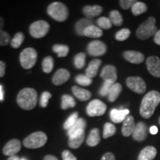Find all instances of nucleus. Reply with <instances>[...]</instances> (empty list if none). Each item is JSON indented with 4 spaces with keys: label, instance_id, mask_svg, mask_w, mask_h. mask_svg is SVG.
I'll return each instance as SVG.
<instances>
[{
    "label": "nucleus",
    "instance_id": "obj_1",
    "mask_svg": "<svg viewBox=\"0 0 160 160\" xmlns=\"http://www.w3.org/2000/svg\"><path fill=\"white\" fill-rule=\"evenodd\" d=\"M160 103V93L157 91L148 92L142 100L139 113L144 119H149L154 113L155 110Z\"/></svg>",
    "mask_w": 160,
    "mask_h": 160
},
{
    "label": "nucleus",
    "instance_id": "obj_2",
    "mask_svg": "<svg viewBox=\"0 0 160 160\" xmlns=\"http://www.w3.org/2000/svg\"><path fill=\"white\" fill-rule=\"evenodd\" d=\"M38 101V94L35 89L25 88L18 93L17 102L18 105L25 111H31L35 108Z\"/></svg>",
    "mask_w": 160,
    "mask_h": 160
},
{
    "label": "nucleus",
    "instance_id": "obj_3",
    "mask_svg": "<svg viewBox=\"0 0 160 160\" xmlns=\"http://www.w3.org/2000/svg\"><path fill=\"white\" fill-rule=\"evenodd\" d=\"M47 13L52 19L60 22L66 21L69 16V11L67 5L59 2L50 4L47 8Z\"/></svg>",
    "mask_w": 160,
    "mask_h": 160
},
{
    "label": "nucleus",
    "instance_id": "obj_4",
    "mask_svg": "<svg viewBox=\"0 0 160 160\" xmlns=\"http://www.w3.org/2000/svg\"><path fill=\"white\" fill-rule=\"evenodd\" d=\"M157 32V28L156 26V19L154 17H149L139 26L136 32V35L138 39L145 40L156 34Z\"/></svg>",
    "mask_w": 160,
    "mask_h": 160
},
{
    "label": "nucleus",
    "instance_id": "obj_5",
    "mask_svg": "<svg viewBox=\"0 0 160 160\" xmlns=\"http://www.w3.org/2000/svg\"><path fill=\"white\" fill-rule=\"evenodd\" d=\"M48 141V137L42 131L32 133L23 140V145L29 149H37L43 147Z\"/></svg>",
    "mask_w": 160,
    "mask_h": 160
},
{
    "label": "nucleus",
    "instance_id": "obj_6",
    "mask_svg": "<svg viewBox=\"0 0 160 160\" xmlns=\"http://www.w3.org/2000/svg\"><path fill=\"white\" fill-rule=\"evenodd\" d=\"M37 61V52L33 48H28L20 53V65L24 69H31L36 65Z\"/></svg>",
    "mask_w": 160,
    "mask_h": 160
},
{
    "label": "nucleus",
    "instance_id": "obj_7",
    "mask_svg": "<svg viewBox=\"0 0 160 160\" xmlns=\"http://www.w3.org/2000/svg\"><path fill=\"white\" fill-rule=\"evenodd\" d=\"M50 30V25L45 20H37L30 25L29 32L32 37L41 39L48 34Z\"/></svg>",
    "mask_w": 160,
    "mask_h": 160
},
{
    "label": "nucleus",
    "instance_id": "obj_8",
    "mask_svg": "<svg viewBox=\"0 0 160 160\" xmlns=\"http://www.w3.org/2000/svg\"><path fill=\"white\" fill-rule=\"evenodd\" d=\"M107 110V105L99 99L92 100L87 106L86 112L89 117H100L105 113Z\"/></svg>",
    "mask_w": 160,
    "mask_h": 160
},
{
    "label": "nucleus",
    "instance_id": "obj_9",
    "mask_svg": "<svg viewBox=\"0 0 160 160\" xmlns=\"http://www.w3.org/2000/svg\"><path fill=\"white\" fill-rule=\"evenodd\" d=\"M87 52L91 57H101L107 52V46L100 40H93L88 45Z\"/></svg>",
    "mask_w": 160,
    "mask_h": 160
},
{
    "label": "nucleus",
    "instance_id": "obj_10",
    "mask_svg": "<svg viewBox=\"0 0 160 160\" xmlns=\"http://www.w3.org/2000/svg\"><path fill=\"white\" fill-rule=\"evenodd\" d=\"M126 85L132 91L139 94H142L144 92H145L147 88L145 81L139 77H130L127 78Z\"/></svg>",
    "mask_w": 160,
    "mask_h": 160
},
{
    "label": "nucleus",
    "instance_id": "obj_11",
    "mask_svg": "<svg viewBox=\"0 0 160 160\" xmlns=\"http://www.w3.org/2000/svg\"><path fill=\"white\" fill-rule=\"evenodd\" d=\"M21 142L17 139H13L5 144L2 149V152L4 155L8 156L9 157H13V156H16L17 153H19L21 150Z\"/></svg>",
    "mask_w": 160,
    "mask_h": 160
},
{
    "label": "nucleus",
    "instance_id": "obj_12",
    "mask_svg": "<svg viewBox=\"0 0 160 160\" xmlns=\"http://www.w3.org/2000/svg\"><path fill=\"white\" fill-rule=\"evenodd\" d=\"M148 70L152 76L160 78V59L157 57H150L146 60Z\"/></svg>",
    "mask_w": 160,
    "mask_h": 160
},
{
    "label": "nucleus",
    "instance_id": "obj_13",
    "mask_svg": "<svg viewBox=\"0 0 160 160\" xmlns=\"http://www.w3.org/2000/svg\"><path fill=\"white\" fill-rule=\"evenodd\" d=\"M100 77L104 81H110L116 83L117 79V68L113 65H105L100 73Z\"/></svg>",
    "mask_w": 160,
    "mask_h": 160
},
{
    "label": "nucleus",
    "instance_id": "obj_14",
    "mask_svg": "<svg viewBox=\"0 0 160 160\" xmlns=\"http://www.w3.org/2000/svg\"><path fill=\"white\" fill-rule=\"evenodd\" d=\"M71 73L65 68H60L56 71L52 78V82L55 85H62L68 81Z\"/></svg>",
    "mask_w": 160,
    "mask_h": 160
},
{
    "label": "nucleus",
    "instance_id": "obj_15",
    "mask_svg": "<svg viewBox=\"0 0 160 160\" xmlns=\"http://www.w3.org/2000/svg\"><path fill=\"white\" fill-rule=\"evenodd\" d=\"M133 139L138 142H142L148 137V127L143 122H139L135 126L132 134Z\"/></svg>",
    "mask_w": 160,
    "mask_h": 160
},
{
    "label": "nucleus",
    "instance_id": "obj_16",
    "mask_svg": "<svg viewBox=\"0 0 160 160\" xmlns=\"http://www.w3.org/2000/svg\"><path fill=\"white\" fill-rule=\"evenodd\" d=\"M85 130H81V131L77 132L74 134L69 137L68 139V145L72 149L79 148L82 144L83 143L85 140Z\"/></svg>",
    "mask_w": 160,
    "mask_h": 160
},
{
    "label": "nucleus",
    "instance_id": "obj_17",
    "mask_svg": "<svg viewBox=\"0 0 160 160\" xmlns=\"http://www.w3.org/2000/svg\"><path fill=\"white\" fill-rule=\"evenodd\" d=\"M128 109H112L110 112V118L114 123H120L124 122L126 117L129 115Z\"/></svg>",
    "mask_w": 160,
    "mask_h": 160
},
{
    "label": "nucleus",
    "instance_id": "obj_18",
    "mask_svg": "<svg viewBox=\"0 0 160 160\" xmlns=\"http://www.w3.org/2000/svg\"><path fill=\"white\" fill-rule=\"evenodd\" d=\"M125 60L133 64H140L145 60V56L142 53L135 51H126L123 53Z\"/></svg>",
    "mask_w": 160,
    "mask_h": 160
},
{
    "label": "nucleus",
    "instance_id": "obj_19",
    "mask_svg": "<svg viewBox=\"0 0 160 160\" xmlns=\"http://www.w3.org/2000/svg\"><path fill=\"white\" fill-rule=\"evenodd\" d=\"M134 119L132 116L128 115L124 120L122 128V133L124 137H128L133 134V132L135 128Z\"/></svg>",
    "mask_w": 160,
    "mask_h": 160
},
{
    "label": "nucleus",
    "instance_id": "obj_20",
    "mask_svg": "<svg viewBox=\"0 0 160 160\" xmlns=\"http://www.w3.org/2000/svg\"><path fill=\"white\" fill-rule=\"evenodd\" d=\"M103 11L102 7L99 5H86L83 8L82 12L84 15L85 16L87 19H91L92 18H94L100 15Z\"/></svg>",
    "mask_w": 160,
    "mask_h": 160
},
{
    "label": "nucleus",
    "instance_id": "obj_21",
    "mask_svg": "<svg viewBox=\"0 0 160 160\" xmlns=\"http://www.w3.org/2000/svg\"><path fill=\"white\" fill-rule=\"evenodd\" d=\"M102 60L99 59H94L91 60L88 68H86V76L91 78V79L94 78L97 75L98 71H99L100 65H102Z\"/></svg>",
    "mask_w": 160,
    "mask_h": 160
},
{
    "label": "nucleus",
    "instance_id": "obj_22",
    "mask_svg": "<svg viewBox=\"0 0 160 160\" xmlns=\"http://www.w3.org/2000/svg\"><path fill=\"white\" fill-rule=\"evenodd\" d=\"M157 153V149L153 146H147L140 151L137 160H153Z\"/></svg>",
    "mask_w": 160,
    "mask_h": 160
},
{
    "label": "nucleus",
    "instance_id": "obj_23",
    "mask_svg": "<svg viewBox=\"0 0 160 160\" xmlns=\"http://www.w3.org/2000/svg\"><path fill=\"white\" fill-rule=\"evenodd\" d=\"M71 91L73 94L78 99L80 100V101H87V100L90 99V98L91 97V91L79 87V86H73L71 88Z\"/></svg>",
    "mask_w": 160,
    "mask_h": 160
},
{
    "label": "nucleus",
    "instance_id": "obj_24",
    "mask_svg": "<svg viewBox=\"0 0 160 160\" xmlns=\"http://www.w3.org/2000/svg\"><path fill=\"white\" fill-rule=\"evenodd\" d=\"M100 133L98 128H93L90 131L88 137L86 140V144L90 147H95L100 142Z\"/></svg>",
    "mask_w": 160,
    "mask_h": 160
},
{
    "label": "nucleus",
    "instance_id": "obj_25",
    "mask_svg": "<svg viewBox=\"0 0 160 160\" xmlns=\"http://www.w3.org/2000/svg\"><path fill=\"white\" fill-rule=\"evenodd\" d=\"M93 25V21L91 19L84 18V19H79L77 23L75 24V31L77 35L84 36V31L88 27Z\"/></svg>",
    "mask_w": 160,
    "mask_h": 160
},
{
    "label": "nucleus",
    "instance_id": "obj_26",
    "mask_svg": "<svg viewBox=\"0 0 160 160\" xmlns=\"http://www.w3.org/2000/svg\"><path fill=\"white\" fill-rule=\"evenodd\" d=\"M103 34L102 30L93 25H90L84 31V36L90 38H99Z\"/></svg>",
    "mask_w": 160,
    "mask_h": 160
},
{
    "label": "nucleus",
    "instance_id": "obj_27",
    "mask_svg": "<svg viewBox=\"0 0 160 160\" xmlns=\"http://www.w3.org/2000/svg\"><path fill=\"white\" fill-rule=\"evenodd\" d=\"M86 126H87V122H86L85 119H84L83 118H79L74 125L68 131V136L69 137L81 130H85Z\"/></svg>",
    "mask_w": 160,
    "mask_h": 160
},
{
    "label": "nucleus",
    "instance_id": "obj_28",
    "mask_svg": "<svg viewBox=\"0 0 160 160\" xmlns=\"http://www.w3.org/2000/svg\"><path fill=\"white\" fill-rule=\"evenodd\" d=\"M122 91V86L121 84L119 83H114L113 85H112L111 90H110V92L108 95V101L111 102H115L120 93H121Z\"/></svg>",
    "mask_w": 160,
    "mask_h": 160
},
{
    "label": "nucleus",
    "instance_id": "obj_29",
    "mask_svg": "<svg viewBox=\"0 0 160 160\" xmlns=\"http://www.w3.org/2000/svg\"><path fill=\"white\" fill-rule=\"evenodd\" d=\"M77 105L75 99L71 96L65 94L62 97L61 108L62 110H67L68 108H72Z\"/></svg>",
    "mask_w": 160,
    "mask_h": 160
},
{
    "label": "nucleus",
    "instance_id": "obj_30",
    "mask_svg": "<svg viewBox=\"0 0 160 160\" xmlns=\"http://www.w3.org/2000/svg\"><path fill=\"white\" fill-rule=\"evenodd\" d=\"M53 51L57 53L59 57H66L68 54L70 48L67 45L56 44L53 46Z\"/></svg>",
    "mask_w": 160,
    "mask_h": 160
},
{
    "label": "nucleus",
    "instance_id": "obj_31",
    "mask_svg": "<svg viewBox=\"0 0 160 160\" xmlns=\"http://www.w3.org/2000/svg\"><path fill=\"white\" fill-rule=\"evenodd\" d=\"M53 66H54V61L52 57H46L44 58L42 60V67L43 71L46 73H51L53 71Z\"/></svg>",
    "mask_w": 160,
    "mask_h": 160
},
{
    "label": "nucleus",
    "instance_id": "obj_32",
    "mask_svg": "<svg viewBox=\"0 0 160 160\" xmlns=\"http://www.w3.org/2000/svg\"><path fill=\"white\" fill-rule=\"evenodd\" d=\"M110 19L113 25L116 26H120L123 23V17L119 11L113 10L110 13Z\"/></svg>",
    "mask_w": 160,
    "mask_h": 160
},
{
    "label": "nucleus",
    "instance_id": "obj_33",
    "mask_svg": "<svg viewBox=\"0 0 160 160\" xmlns=\"http://www.w3.org/2000/svg\"><path fill=\"white\" fill-rule=\"evenodd\" d=\"M147 11V5L144 2H137L131 8L132 13L134 16H139L142 14V13H145Z\"/></svg>",
    "mask_w": 160,
    "mask_h": 160
},
{
    "label": "nucleus",
    "instance_id": "obj_34",
    "mask_svg": "<svg viewBox=\"0 0 160 160\" xmlns=\"http://www.w3.org/2000/svg\"><path fill=\"white\" fill-rule=\"evenodd\" d=\"M25 40V35L22 32H18L13 36L11 42V45L13 48H19Z\"/></svg>",
    "mask_w": 160,
    "mask_h": 160
},
{
    "label": "nucleus",
    "instance_id": "obj_35",
    "mask_svg": "<svg viewBox=\"0 0 160 160\" xmlns=\"http://www.w3.org/2000/svg\"><path fill=\"white\" fill-rule=\"evenodd\" d=\"M85 60H86V54L83 52L77 53L73 59V64L77 69L83 68L84 66L85 65Z\"/></svg>",
    "mask_w": 160,
    "mask_h": 160
},
{
    "label": "nucleus",
    "instance_id": "obj_36",
    "mask_svg": "<svg viewBox=\"0 0 160 160\" xmlns=\"http://www.w3.org/2000/svg\"><path fill=\"white\" fill-rule=\"evenodd\" d=\"M116 132H117V128L114 125L110 122L105 123L103 128V138L108 139V138L113 137V135H115Z\"/></svg>",
    "mask_w": 160,
    "mask_h": 160
},
{
    "label": "nucleus",
    "instance_id": "obj_37",
    "mask_svg": "<svg viewBox=\"0 0 160 160\" xmlns=\"http://www.w3.org/2000/svg\"><path fill=\"white\" fill-rule=\"evenodd\" d=\"M97 23L99 28L101 29L108 30L112 28V22L110 18L108 17H100L97 20Z\"/></svg>",
    "mask_w": 160,
    "mask_h": 160
},
{
    "label": "nucleus",
    "instance_id": "obj_38",
    "mask_svg": "<svg viewBox=\"0 0 160 160\" xmlns=\"http://www.w3.org/2000/svg\"><path fill=\"white\" fill-rule=\"evenodd\" d=\"M78 115H79L78 112H75V113H72V114L67 119H66L65 123H64V125H63L64 129L68 131L72 126L74 125L76 122H77V120L79 119V118H78Z\"/></svg>",
    "mask_w": 160,
    "mask_h": 160
},
{
    "label": "nucleus",
    "instance_id": "obj_39",
    "mask_svg": "<svg viewBox=\"0 0 160 160\" xmlns=\"http://www.w3.org/2000/svg\"><path fill=\"white\" fill-rule=\"evenodd\" d=\"M130 35H131V31L128 28H123L116 33L115 39H117V41L122 42L125 41V40L127 39H128Z\"/></svg>",
    "mask_w": 160,
    "mask_h": 160
},
{
    "label": "nucleus",
    "instance_id": "obj_40",
    "mask_svg": "<svg viewBox=\"0 0 160 160\" xmlns=\"http://www.w3.org/2000/svg\"><path fill=\"white\" fill-rule=\"evenodd\" d=\"M75 80L79 85L82 86H89L92 83V82H93V80L91 78L83 74H79L77 76Z\"/></svg>",
    "mask_w": 160,
    "mask_h": 160
},
{
    "label": "nucleus",
    "instance_id": "obj_41",
    "mask_svg": "<svg viewBox=\"0 0 160 160\" xmlns=\"http://www.w3.org/2000/svg\"><path fill=\"white\" fill-rule=\"evenodd\" d=\"M113 84L114 83L112 82L104 81L103 85L99 90V95L101 96V97H106V96L108 95L110 90H111L112 85H113Z\"/></svg>",
    "mask_w": 160,
    "mask_h": 160
},
{
    "label": "nucleus",
    "instance_id": "obj_42",
    "mask_svg": "<svg viewBox=\"0 0 160 160\" xmlns=\"http://www.w3.org/2000/svg\"><path fill=\"white\" fill-rule=\"evenodd\" d=\"M11 36L3 30L0 31V46H6L11 42Z\"/></svg>",
    "mask_w": 160,
    "mask_h": 160
},
{
    "label": "nucleus",
    "instance_id": "obj_43",
    "mask_svg": "<svg viewBox=\"0 0 160 160\" xmlns=\"http://www.w3.org/2000/svg\"><path fill=\"white\" fill-rule=\"evenodd\" d=\"M52 97V94L49 91H44L41 95L40 98V106L42 108H46L48 104L49 99Z\"/></svg>",
    "mask_w": 160,
    "mask_h": 160
},
{
    "label": "nucleus",
    "instance_id": "obj_44",
    "mask_svg": "<svg viewBox=\"0 0 160 160\" xmlns=\"http://www.w3.org/2000/svg\"><path fill=\"white\" fill-rule=\"evenodd\" d=\"M136 2H137L133 1V0H121V1H119V5L122 9L128 10L130 8H132V6Z\"/></svg>",
    "mask_w": 160,
    "mask_h": 160
},
{
    "label": "nucleus",
    "instance_id": "obj_45",
    "mask_svg": "<svg viewBox=\"0 0 160 160\" xmlns=\"http://www.w3.org/2000/svg\"><path fill=\"white\" fill-rule=\"evenodd\" d=\"M62 157L63 160H77V157L71 151H68V150H65L62 152Z\"/></svg>",
    "mask_w": 160,
    "mask_h": 160
},
{
    "label": "nucleus",
    "instance_id": "obj_46",
    "mask_svg": "<svg viewBox=\"0 0 160 160\" xmlns=\"http://www.w3.org/2000/svg\"><path fill=\"white\" fill-rule=\"evenodd\" d=\"M101 160H116V157L113 153L108 152L102 156Z\"/></svg>",
    "mask_w": 160,
    "mask_h": 160
},
{
    "label": "nucleus",
    "instance_id": "obj_47",
    "mask_svg": "<svg viewBox=\"0 0 160 160\" xmlns=\"http://www.w3.org/2000/svg\"><path fill=\"white\" fill-rule=\"evenodd\" d=\"M6 69V63L3 61H0V77H5Z\"/></svg>",
    "mask_w": 160,
    "mask_h": 160
},
{
    "label": "nucleus",
    "instance_id": "obj_48",
    "mask_svg": "<svg viewBox=\"0 0 160 160\" xmlns=\"http://www.w3.org/2000/svg\"><path fill=\"white\" fill-rule=\"evenodd\" d=\"M154 42L156 44L160 45V30L158 31L154 35Z\"/></svg>",
    "mask_w": 160,
    "mask_h": 160
},
{
    "label": "nucleus",
    "instance_id": "obj_49",
    "mask_svg": "<svg viewBox=\"0 0 160 160\" xmlns=\"http://www.w3.org/2000/svg\"><path fill=\"white\" fill-rule=\"evenodd\" d=\"M149 131H150V133L153 135L157 134V133H158V128L156 127V126H151V127L150 128Z\"/></svg>",
    "mask_w": 160,
    "mask_h": 160
},
{
    "label": "nucleus",
    "instance_id": "obj_50",
    "mask_svg": "<svg viewBox=\"0 0 160 160\" xmlns=\"http://www.w3.org/2000/svg\"><path fill=\"white\" fill-rule=\"evenodd\" d=\"M44 160H59L55 156L53 155H47L44 157Z\"/></svg>",
    "mask_w": 160,
    "mask_h": 160
},
{
    "label": "nucleus",
    "instance_id": "obj_51",
    "mask_svg": "<svg viewBox=\"0 0 160 160\" xmlns=\"http://www.w3.org/2000/svg\"><path fill=\"white\" fill-rule=\"evenodd\" d=\"M4 25H5V20L2 17H0V31L2 30Z\"/></svg>",
    "mask_w": 160,
    "mask_h": 160
},
{
    "label": "nucleus",
    "instance_id": "obj_52",
    "mask_svg": "<svg viewBox=\"0 0 160 160\" xmlns=\"http://www.w3.org/2000/svg\"><path fill=\"white\" fill-rule=\"evenodd\" d=\"M3 99H4V93H3L2 86L0 85V101H2Z\"/></svg>",
    "mask_w": 160,
    "mask_h": 160
},
{
    "label": "nucleus",
    "instance_id": "obj_53",
    "mask_svg": "<svg viewBox=\"0 0 160 160\" xmlns=\"http://www.w3.org/2000/svg\"><path fill=\"white\" fill-rule=\"evenodd\" d=\"M21 159L18 157V156H13V157H10L8 160H20Z\"/></svg>",
    "mask_w": 160,
    "mask_h": 160
},
{
    "label": "nucleus",
    "instance_id": "obj_54",
    "mask_svg": "<svg viewBox=\"0 0 160 160\" xmlns=\"http://www.w3.org/2000/svg\"><path fill=\"white\" fill-rule=\"evenodd\" d=\"M20 160H27V159H25V158H22V159H20Z\"/></svg>",
    "mask_w": 160,
    "mask_h": 160
},
{
    "label": "nucleus",
    "instance_id": "obj_55",
    "mask_svg": "<svg viewBox=\"0 0 160 160\" xmlns=\"http://www.w3.org/2000/svg\"><path fill=\"white\" fill-rule=\"evenodd\" d=\"M159 125H160V118H159Z\"/></svg>",
    "mask_w": 160,
    "mask_h": 160
}]
</instances>
